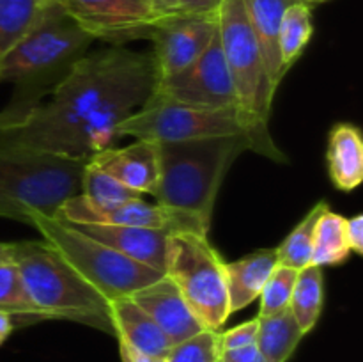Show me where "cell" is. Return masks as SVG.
I'll return each instance as SVG.
<instances>
[{"label": "cell", "mask_w": 363, "mask_h": 362, "mask_svg": "<svg viewBox=\"0 0 363 362\" xmlns=\"http://www.w3.org/2000/svg\"><path fill=\"white\" fill-rule=\"evenodd\" d=\"M155 84L151 53L110 46L82 55L55 85L50 102L14 121L7 117L0 126V146L89 160L116 148L119 124L147 102Z\"/></svg>", "instance_id": "1"}, {"label": "cell", "mask_w": 363, "mask_h": 362, "mask_svg": "<svg viewBox=\"0 0 363 362\" xmlns=\"http://www.w3.org/2000/svg\"><path fill=\"white\" fill-rule=\"evenodd\" d=\"M160 177L156 204L181 212L209 231L213 209L229 167L241 153L266 156L264 148L250 135L158 142Z\"/></svg>", "instance_id": "2"}, {"label": "cell", "mask_w": 363, "mask_h": 362, "mask_svg": "<svg viewBox=\"0 0 363 362\" xmlns=\"http://www.w3.org/2000/svg\"><path fill=\"white\" fill-rule=\"evenodd\" d=\"M28 297L45 319H69L113 334L108 300L45 240L13 243V259Z\"/></svg>", "instance_id": "3"}, {"label": "cell", "mask_w": 363, "mask_h": 362, "mask_svg": "<svg viewBox=\"0 0 363 362\" xmlns=\"http://www.w3.org/2000/svg\"><path fill=\"white\" fill-rule=\"evenodd\" d=\"M87 158L0 146V216L30 224L38 213L53 216L80 195Z\"/></svg>", "instance_id": "4"}, {"label": "cell", "mask_w": 363, "mask_h": 362, "mask_svg": "<svg viewBox=\"0 0 363 362\" xmlns=\"http://www.w3.org/2000/svg\"><path fill=\"white\" fill-rule=\"evenodd\" d=\"M119 137L135 141L177 142L191 138L250 135L264 148L266 158L286 162V155L269 135L268 124L245 116L240 109H202L151 94L147 102L117 128Z\"/></svg>", "instance_id": "5"}, {"label": "cell", "mask_w": 363, "mask_h": 362, "mask_svg": "<svg viewBox=\"0 0 363 362\" xmlns=\"http://www.w3.org/2000/svg\"><path fill=\"white\" fill-rule=\"evenodd\" d=\"M28 226L35 227L43 240L52 245L60 258L73 266L106 300L131 297L138 290L165 275L92 240L91 236L55 216L38 213L32 216Z\"/></svg>", "instance_id": "6"}, {"label": "cell", "mask_w": 363, "mask_h": 362, "mask_svg": "<svg viewBox=\"0 0 363 362\" xmlns=\"http://www.w3.org/2000/svg\"><path fill=\"white\" fill-rule=\"evenodd\" d=\"M165 275L172 279L206 330H220L229 311L225 261L199 231H174L169 238Z\"/></svg>", "instance_id": "7"}, {"label": "cell", "mask_w": 363, "mask_h": 362, "mask_svg": "<svg viewBox=\"0 0 363 362\" xmlns=\"http://www.w3.org/2000/svg\"><path fill=\"white\" fill-rule=\"evenodd\" d=\"M94 41L52 0L34 28L0 64V82H32L80 59Z\"/></svg>", "instance_id": "8"}, {"label": "cell", "mask_w": 363, "mask_h": 362, "mask_svg": "<svg viewBox=\"0 0 363 362\" xmlns=\"http://www.w3.org/2000/svg\"><path fill=\"white\" fill-rule=\"evenodd\" d=\"M218 35L245 116L268 124L275 92L269 87L261 46L252 31L243 0H225L218 11Z\"/></svg>", "instance_id": "9"}, {"label": "cell", "mask_w": 363, "mask_h": 362, "mask_svg": "<svg viewBox=\"0 0 363 362\" xmlns=\"http://www.w3.org/2000/svg\"><path fill=\"white\" fill-rule=\"evenodd\" d=\"M74 23L92 39L112 46L149 39L163 20L152 0H55Z\"/></svg>", "instance_id": "10"}, {"label": "cell", "mask_w": 363, "mask_h": 362, "mask_svg": "<svg viewBox=\"0 0 363 362\" xmlns=\"http://www.w3.org/2000/svg\"><path fill=\"white\" fill-rule=\"evenodd\" d=\"M152 94L202 109H240L233 78L220 45L218 31L208 50L194 64L172 77L156 82Z\"/></svg>", "instance_id": "11"}, {"label": "cell", "mask_w": 363, "mask_h": 362, "mask_svg": "<svg viewBox=\"0 0 363 362\" xmlns=\"http://www.w3.org/2000/svg\"><path fill=\"white\" fill-rule=\"evenodd\" d=\"M216 16L172 14L152 28L149 41H152L151 59L156 82L179 73L208 50L218 31Z\"/></svg>", "instance_id": "12"}, {"label": "cell", "mask_w": 363, "mask_h": 362, "mask_svg": "<svg viewBox=\"0 0 363 362\" xmlns=\"http://www.w3.org/2000/svg\"><path fill=\"white\" fill-rule=\"evenodd\" d=\"M53 216L69 224H108V226L169 229L172 233L174 231H199V233L209 234V231L191 216L181 212H172L160 204H149L142 201V197L98 208L85 202L80 195H74L67 199Z\"/></svg>", "instance_id": "13"}, {"label": "cell", "mask_w": 363, "mask_h": 362, "mask_svg": "<svg viewBox=\"0 0 363 362\" xmlns=\"http://www.w3.org/2000/svg\"><path fill=\"white\" fill-rule=\"evenodd\" d=\"M69 226L133 261L165 273L169 238L172 231L133 226H108V224H69Z\"/></svg>", "instance_id": "14"}, {"label": "cell", "mask_w": 363, "mask_h": 362, "mask_svg": "<svg viewBox=\"0 0 363 362\" xmlns=\"http://www.w3.org/2000/svg\"><path fill=\"white\" fill-rule=\"evenodd\" d=\"M131 298L155 319L172 346L206 330L170 277L163 275L131 295Z\"/></svg>", "instance_id": "15"}, {"label": "cell", "mask_w": 363, "mask_h": 362, "mask_svg": "<svg viewBox=\"0 0 363 362\" xmlns=\"http://www.w3.org/2000/svg\"><path fill=\"white\" fill-rule=\"evenodd\" d=\"M89 162L142 195H152L158 187L160 165L156 142L135 141L126 148H108L96 153Z\"/></svg>", "instance_id": "16"}, {"label": "cell", "mask_w": 363, "mask_h": 362, "mask_svg": "<svg viewBox=\"0 0 363 362\" xmlns=\"http://www.w3.org/2000/svg\"><path fill=\"white\" fill-rule=\"evenodd\" d=\"M108 309L113 325V336L119 339V343L128 344L142 353L167 357L172 343L156 325L155 319L133 298H113V300H108Z\"/></svg>", "instance_id": "17"}, {"label": "cell", "mask_w": 363, "mask_h": 362, "mask_svg": "<svg viewBox=\"0 0 363 362\" xmlns=\"http://www.w3.org/2000/svg\"><path fill=\"white\" fill-rule=\"evenodd\" d=\"M294 2H298V0H243L252 31L257 38L259 46H261L269 87L275 94L279 91L280 82L286 77L279 50L280 23H282L286 9Z\"/></svg>", "instance_id": "18"}, {"label": "cell", "mask_w": 363, "mask_h": 362, "mask_svg": "<svg viewBox=\"0 0 363 362\" xmlns=\"http://www.w3.org/2000/svg\"><path fill=\"white\" fill-rule=\"evenodd\" d=\"M277 265H279V259H277L275 248H261V251L243 256L238 261L225 263L230 314L257 300Z\"/></svg>", "instance_id": "19"}, {"label": "cell", "mask_w": 363, "mask_h": 362, "mask_svg": "<svg viewBox=\"0 0 363 362\" xmlns=\"http://www.w3.org/2000/svg\"><path fill=\"white\" fill-rule=\"evenodd\" d=\"M328 174L333 187L351 192L363 180V141L358 126L339 123L328 135Z\"/></svg>", "instance_id": "20"}, {"label": "cell", "mask_w": 363, "mask_h": 362, "mask_svg": "<svg viewBox=\"0 0 363 362\" xmlns=\"http://www.w3.org/2000/svg\"><path fill=\"white\" fill-rule=\"evenodd\" d=\"M257 346L266 362H287L305 334L289 309L272 316H257Z\"/></svg>", "instance_id": "21"}, {"label": "cell", "mask_w": 363, "mask_h": 362, "mask_svg": "<svg viewBox=\"0 0 363 362\" xmlns=\"http://www.w3.org/2000/svg\"><path fill=\"white\" fill-rule=\"evenodd\" d=\"M52 0H0V64L38 25Z\"/></svg>", "instance_id": "22"}, {"label": "cell", "mask_w": 363, "mask_h": 362, "mask_svg": "<svg viewBox=\"0 0 363 362\" xmlns=\"http://www.w3.org/2000/svg\"><path fill=\"white\" fill-rule=\"evenodd\" d=\"M325 304V277L323 268L315 265L305 266L298 272L296 283H294L293 295H291L289 311L293 312L294 319L300 329L307 336L323 312Z\"/></svg>", "instance_id": "23"}, {"label": "cell", "mask_w": 363, "mask_h": 362, "mask_svg": "<svg viewBox=\"0 0 363 362\" xmlns=\"http://www.w3.org/2000/svg\"><path fill=\"white\" fill-rule=\"evenodd\" d=\"M350 254L351 251L346 241V216L328 208L315 224L311 265L321 268L342 265Z\"/></svg>", "instance_id": "24"}, {"label": "cell", "mask_w": 363, "mask_h": 362, "mask_svg": "<svg viewBox=\"0 0 363 362\" xmlns=\"http://www.w3.org/2000/svg\"><path fill=\"white\" fill-rule=\"evenodd\" d=\"M312 34H314L312 7L301 2L291 4L284 13L279 32V50L284 73H287L296 64L311 43Z\"/></svg>", "instance_id": "25"}, {"label": "cell", "mask_w": 363, "mask_h": 362, "mask_svg": "<svg viewBox=\"0 0 363 362\" xmlns=\"http://www.w3.org/2000/svg\"><path fill=\"white\" fill-rule=\"evenodd\" d=\"M328 208L330 206L326 201H319L318 204L312 206L311 212L300 220V224L287 234L286 240L275 248L279 265L298 270V272L311 265L315 224H318L319 216Z\"/></svg>", "instance_id": "26"}, {"label": "cell", "mask_w": 363, "mask_h": 362, "mask_svg": "<svg viewBox=\"0 0 363 362\" xmlns=\"http://www.w3.org/2000/svg\"><path fill=\"white\" fill-rule=\"evenodd\" d=\"M0 311L9 312L16 325L45 319L28 297L20 272L13 261L0 263Z\"/></svg>", "instance_id": "27"}, {"label": "cell", "mask_w": 363, "mask_h": 362, "mask_svg": "<svg viewBox=\"0 0 363 362\" xmlns=\"http://www.w3.org/2000/svg\"><path fill=\"white\" fill-rule=\"evenodd\" d=\"M80 197L91 206L105 208V206L119 204V202L131 201V199H140L142 194L131 190L126 185L89 162L85 165L84 176H82Z\"/></svg>", "instance_id": "28"}, {"label": "cell", "mask_w": 363, "mask_h": 362, "mask_svg": "<svg viewBox=\"0 0 363 362\" xmlns=\"http://www.w3.org/2000/svg\"><path fill=\"white\" fill-rule=\"evenodd\" d=\"M296 277L298 270L277 265V268L269 275L268 283L262 287L261 295H259L261 307H259L257 316H272L289 309L291 295H293Z\"/></svg>", "instance_id": "29"}, {"label": "cell", "mask_w": 363, "mask_h": 362, "mask_svg": "<svg viewBox=\"0 0 363 362\" xmlns=\"http://www.w3.org/2000/svg\"><path fill=\"white\" fill-rule=\"evenodd\" d=\"M220 330H202L170 348L165 362H218Z\"/></svg>", "instance_id": "30"}, {"label": "cell", "mask_w": 363, "mask_h": 362, "mask_svg": "<svg viewBox=\"0 0 363 362\" xmlns=\"http://www.w3.org/2000/svg\"><path fill=\"white\" fill-rule=\"evenodd\" d=\"M257 330H259V319L255 316L254 319L240 323V325L233 327V329L222 332L220 330V350H236V348L252 346L257 341Z\"/></svg>", "instance_id": "31"}, {"label": "cell", "mask_w": 363, "mask_h": 362, "mask_svg": "<svg viewBox=\"0 0 363 362\" xmlns=\"http://www.w3.org/2000/svg\"><path fill=\"white\" fill-rule=\"evenodd\" d=\"M225 0H177L174 14L181 16H216Z\"/></svg>", "instance_id": "32"}, {"label": "cell", "mask_w": 363, "mask_h": 362, "mask_svg": "<svg viewBox=\"0 0 363 362\" xmlns=\"http://www.w3.org/2000/svg\"><path fill=\"white\" fill-rule=\"evenodd\" d=\"M346 241L351 252L363 254V215H354L346 219Z\"/></svg>", "instance_id": "33"}, {"label": "cell", "mask_w": 363, "mask_h": 362, "mask_svg": "<svg viewBox=\"0 0 363 362\" xmlns=\"http://www.w3.org/2000/svg\"><path fill=\"white\" fill-rule=\"evenodd\" d=\"M218 362H266L262 355L259 353L257 346L236 348V350H223L220 351Z\"/></svg>", "instance_id": "34"}, {"label": "cell", "mask_w": 363, "mask_h": 362, "mask_svg": "<svg viewBox=\"0 0 363 362\" xmlns=\"http://www.w3.org/2000/svg\"><path fill=\"white\" fill-rule=\"evenodd\" d=\"M119 355L123 362H165V357L142 353V351L133 350V348H130L124 343H119Z\"/></svg>", "instance_id": "35"}, {"label": "cell", "mask_w": 363, "mask_h": 362, "mask_svg": "<svg viewBox=\"0 0 363 362\" xmlns=\"http://www.w3.org/2000/svg\"><path fill=\"white\" fill-rule=\"evenodd\" d=\"M16 322H14L13 316L6 311H0V344L6 343L7 337L13 334Z\"/></svg>", "instance_id": "36"}, {"label": "cell", "mask_w": 363, "mask_h": 362, "mask_svg": "<svg viewBox=\"0 0 363 362\" xmlns=\"http://www.w3.org/2000/svg\"><path fill=\"white\" fill-rule=\"evenodd\" d=\"M156 9L163 14V16H172L174 9L177 6V0H152Z\"/></svg>", "instance_id": "37"}, {"label": "cell", "mask_w": 363, "mask_h": 362, "mask_svg": "<svg viewBox=\"0 0 363 362\" xmlns=\"http://www.w3.org/2000/svg\"><path fill=\"white\" fill-rule=\"evenodd\" d=\"M13 259V243L0 241V263H7Z\"/></svg>", "instance_id": "38"}, {"label": "cell", "mask_w": 363, "mask_h": 362, "mask_svg": "<svg viewBox=\"0 0 363 362\" xmlns=\"http://www.w3.org/2000/svg\"><path fill=\"white\" fill-rule=\"evenodd\" d=\"M298 2L305 4V6H308V7H314V6H319V4L328 2V0H298Z\"/></svg>", "instance_id": "39"}, {"label": "cell", "mask_w": 363, "mask_h": 362, "mask_svg": "<svg viewBox=\"0 0 363 362\" xmlns=\"http://www.w3.org/2000/svg\"><path fill=\"white\" fill-rule=\"evenodd\" d=\"M6 123H7V112H2L0 114V126H4Z\"/></svg>", "instance_id": "40"}]
</instances>
